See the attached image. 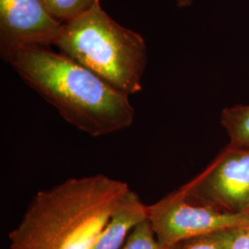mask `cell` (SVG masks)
I'll return each mask as SVG.
<instances>
[{
	"label": "cell",
	"instance_id": "obj_1",
	"mask_svg": "<svg viewBox=\"0 0 249 249\" xmlns=\"http://www.w3.org/2000/svg\"><path fill=\"white\" fill-rule=\"evenodd\" d=\"M9 64L29 87L83 133L104 137L133 124L136 111L129 95L64 53L33 45L21 49Z\"/></svg>",
	"mask_w": 249,
	"mask_h": 249
},
{
	"label": "cell",
	"instance_id": "obj_2",
	"mask_svg": "<svg viewBox=\"0 0 249 249\" xmlns=\"http://www.w3.org/2000/svg\"><path fill=\"white\" fill-rule=\"evenodd\" d=\"M129 189L125 182L99 174L41 190L9 232V248L92 249Z\"/></svg>",
	"mask_w": 249,
	"mask_h": 249
},
{
	"label": "cell",
	"instance_id": "obj_3",
	"mask_svg": "<svg viewBox=\"0 0 249 249\" xmlns=\"http://www.w3.org/2000/svg\"><path fill=\"white\" fill-rule=\"evenodd\" d=\"M54 45L127 95L142 89L147 47L140 34L117 23L100 2L67 22Z\"/></svg>",
	"mask_w": 249,
	"mask_h": 249
},
{
	"label": "cell",
	"instance_id": "obj_4",
	"mask_svg": "<svg viewBox=\"0 0 249 249\" xmlns=\"http://www.w3.org/2000/svg\"><path fill=\"white\" fill-rule=\"evenodd\" d=\"M148 220L160 246L168 249L198 236L242 227L245 213L197 200L181 187L148 206Z\"/></svg>",
	"mask_w": 249,
	"mask_h": 249
},
{
	"label": "cell",
	"instance_id": "obj_5",
	"mask_svg": "<svg viewBox=\"0 0 249 249\" xmlns=\"http://www.w3.org/2000/svg\"><path fill=\"white\" fill-rule=\"evenodd\" d=\"M182 188L189 196L233 213L249 210V148L228 145Z\"/></svg>",
	"mask_w": 249,
	"mask_h": 249
},
{
	"label": "cell",
	"instance_id": "obj_6",
	"mask_svg": "<svg viewBox=\"0 0 249 249\" xmlns=\"http://www.w3.org/2000/svg\"><path fill=\"white\" fill-rule=\"evenodd\" d=\"M63 26L42 0H0L1 59L9 63L28 46L54 45Z\"/></svg>",
	"mask_w": 249,
	"mask_h": 249
},
{
	"label": "cell",
	"instance_id": "obj_7",
	"mask_svg": "<svg viewBox=\"0 0 249 249\" xmlns=\"http://www.w3.org/2000/svg\"><path fill=\"white\" fill-rule=\"evenodd\" d=\"M148 219V205L129 189L121 198L92 249H120L129 233Z\"/></svg>",
	"mask_w": 249,
	"mask_h": 249
},
{
	"label": "cell",
	"instance_id": "obj_8",
	"mask_svg": "<svg viewBox=\"0 0 249 249\" xmlns=\"http://www.w3.org/2000/svg\"><path fill=\"white\" fill-rule=\"evenodd\" d=\"M221 124L229 137V145L249 148V105H237L223 109Z\"/></svg>",
	"mask_w": 249,
	"mask_h": 249
},
{
	"label": "cell",
	"instance_id": "obj_9",
	"mask_svg": "<svg viewBox=\"0 0 249 249\" xmlns=\"http://www.w3.org/2000/svg\"><path fill=\"white\" fill-rule=\"evenodd\" d=\"M49 13L62 23L70 22L89 9L100 0H42Z\"/></svg>",
	"mask_w": 249,
	"mask_h": 249
},
{
	"label": "cell",
	"instance_id": "obj_10",
	"mask_svg": "<svg viewBox=\"0 0 249 249\" xmlns=\"http://www.w3.org/2000/svg\"><path fill=\"white\" fill-rule=\"evenodd\" d=\"M236 229H227L198 236L168 249H230Z\"/></svg>",
	"mask_w": 249,
	"mask_h": 249
},
{
	"label": "cell",
	"instance_id": "obj_11",
	"mask_svg": "<svg viewBox=\"0 0 249 249\" xmlns=\"http://www.w3.org/2000/svg\"><path fill=\"white\" fill-rule=\"evenodd\" d=\"M120 249H167L160 246L149 220L139 223Z\"/></svg>",
	"mask_w": 249,
	"mask_h": 249
},
{
	"label": "cell",
	"instance_id": "obj_12",
	"mask_svg": "<svg viewBox=\"0 0 249 249\" xmlns=\"http://www.w3.org/2000/svg\"><path fill=\"white\" fill-rule=\"evenodd\" d=\"M230 249H249V235L241 227L235 230Z\"/></svg>",
	"mask_w": 249,
	"mask_h": 249
},
{
	"label": "cell",
	"instance_id": "obj_13",
	"mask_svg": "<svg viewBox=\"0 0 249 249\" xmlns=\"http://www.w3.org/2000/svg\"><path fill=\"white\" fill-rule=\"evenodd\" d=\"M241 228L249 235V210L247 213H245V222Z\"/></svg>",
	"mask_w": 249,
	"mask_h": 249
},
{
	"label": "cell",
	"instance_id": "obj_14",
	"mask_svg": "<svg viewBox=\"0 0 249 249\" xmlns=\"http://www.w3.org/2000/svg\"><path fill=\"white\" fill-rule=\"evenodd\" d=\"M179 8H187L192 4V0H177Z\"/></svg>",
	"mask_w": 249,
	"mask_h": 249
}]
</instances>
